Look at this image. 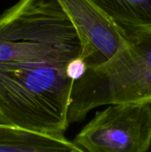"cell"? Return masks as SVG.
Here are the masks:
<instances>
[{
    "instance_id": "1",
    "label": "cell",
    "mask_w": 151,
    "mask_h": 152,
    "mask_svg": "<svg viewBox=\"0 0 151 152\" xmlns=\"http://www.w3.org/2000/svg\"><path fill=\"white\" fill-rule=\"evenodd\" d=\"M67 64H0V123L65 135L75 82L67 75Z\"/></svg>"
},
{
    "instance_id": "2",
    "label": "cell",
    "mask_w": 151,
    "mask_h": 152,
    "mask_svg": "<svg viewBox=\"0 0 151 152\" xmlns=\"http://www.w3.org/2000/svg\"><path fill=\"white\" fill-rule=\"evenodd\" d=\"M127 44L106 62L75 80L68 111L70 124L83 121L103 105L144 103L151 96V23L127 26Z\"/></svg>"
},
{
    "instance_id": "3",
    "label": "cell",
    "mask_w": 151,
    "mask_h": 152,
    "mask_svg": "<svg viewBox=\"0 0 151 152\" xmlns=\"http://www.w3.org/2000/svg\"><path fill=\"white\" fill-rule=\"evenodd\" d=\"M6 62L68 63L81 56V42L57 0H19L0 15Z\"/></svg>"
},
{
    "instance_id": "4",
    "label": "cell",
    "mask_w": 151,
    "mask_h": 152,
    "mask_svg": "<svg viewBox=\"0 0 151 152\" xmlns=\"http://www.w3.org/2000/svg\"><path fill=\"white\" fill-rule=\"evenodd\" d=\"M82 151L146 152L151 146V104L109 105L76 134Z\"/></svg>"
},
{
    "instance_id": "5",
    "label": "cell",
    "mask_w": 151,
    "mask_h": 152,
    "mask_svg": "<svg viewBox=\"0 0 151 152\" xmlns=\"http://www.w3.org/2000/svg\"><path fill=\"white\" fill-rule=\"evenodd\" d=\"M57 1L76 29L87 68L102 65L126 45L122 30L92 0Z\"/></svg>"
},
{
    "instance_id": "6",
    "label": "cell",
    "mask_w": 151,
    "mask_h": 152,
    "mask_svg": "<svg viewBox=\"0 0 151 152\" xmlns=\"http://www.w3.org/2000/svg\"><path fill=\"white\" fill-rule=\"evenodd\" d=\"M0 152H81L65 135L31 132L0 123Z\"/></svg>"
},
{
    "instance_id": "7",
    "label": "cell",
    "mask_w": 151,
    "mask_h": 152,
    "mask_svg": "<svg viewBox=\"0 0 151 152\" xmlns=\"http://www.w3.org/2000/svg\"><path fill=\"white\" fill-rule=\"evenodd\" d=\"M139 24L151 23V0H127Z\"/></svg>"
},
{
    "instance_id": "8",
    "label": "cell",
    "mask_w": 151,
    "mask_h": 152,
    "mask_svg": "<svg viewBox=\"0 0 151 152\" xmlns=\"http://www.w3.org/2000/svg\"><path fill=\"white\" fill-rule=\"evenodd\" d=\"M87 70V65L81 56L71 59L66 65V74L70 79H79Z\"/></svg>"
},
{
    "instance_id": "9",
    "label": "cell",
    "mask_w": 151,
    "mask_h": 152,
    "mask_svg": "<svg viewBox=\"0 0 151 152\" xmlns=\"http://www.w3.org/2000/svg\"><path fill=\"white\" fill-rule=\"evenodd\" d=\"M144 103H149V104H151V96L149 98V99H147L146 100V102H144Z\"/></svg>"
}]
</instances>
